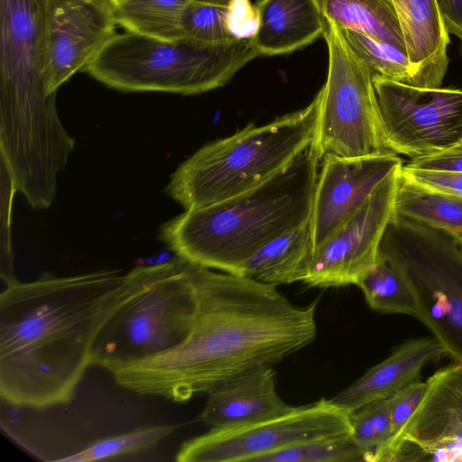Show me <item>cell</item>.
<instances>
[{
    "instance_id": "1",
    "label": "cell",
    "mask_w": 462,
    "mask_h": 462,
    "mask_svg": "<svg viewBox=\"0 0 462 462\" xmlns=\"http://www.w3.org/2000/svg\"><path fill=\"white\" fill-rule=\"evenodd\" d=\"M189 266L197 310L188 337L171 352L113 371L122 387L187 402L252 369L276 365L315 340L319 299L299 306L275 286Z\"/></svg>"
},
{
    "instance_id": "2",
    "label": "cell",
    "mask_w": 462,
    "mask_h": 462,
    "mask_svg": "<svg viewBox=\"0 0 462 462\" xmlns=\"http://www.w3.org/2000/svg\"><path fill=\"white\" fill-rule=\"evenodd\" d=\"M164 263L127 273L103 270L73 276L14 279L0 293V396L42 410L69 402L91 366L106 321L162 272Z\"/></svg>"
},
{
    "instance_id": "3",
    "label": "cell",
    "mask_w": 462,
    "mask_h": 462,
    "mask_svg": "<svg viewBox=\"0 0 462 462\" xmlns=\"http://www.w3.org/2000/svg\"><path fill=\"white\" fill-rule=\"evenodd\" d=\"M320 162L311 143L262 185L167 221L160 238L191 264L238 275L261 247L310 219Z\"/></svg>"
},
{
    "instance_id": "4",
    "label": "cell",
    "mask_w": 462,
    "mask_h": 462,
    "mask_svg": "<svg viewBox=\"0 0 462 462\" xmlns=\"http://www.w3.org/2000/svg\"><path fill=\"white\" fill-rule=\"evenodd\" d=\"M322 89L304 108L211 142L173 172L167 193L186 210L251 190L289 166L314 141Z\"/></svg>"
},
{
    "instance_id": "5",
    "label": "cell",
    "mask_w": 462,
    "mask_h": 462,
    "mask_svg": "<svg viewBox=\"0 0 462 462\" xmlns=\"http://www.w3.org/2000/svg\"><path fill=\"white\" fill-rule=\"evenodd\" d=\"M258 56L251 37L169 42L125 31L116 33L83 71L121 91L195 95L223 87Z\"/></svg>"
},
{
    "instance_id": "6",
    "label": "cell",
    "mask_w": 462,
    "mask_h": 462,
    "mask_svg": "<svg viewBox=\"0 0 462 462\" xmlns=\"http://www.w3.org/2000/svg\"><path fill=\"white\" fill-rule=\"evenodd\" d=\"M196 310L189 263L176 256L106 321L95 341L91 366L112 373L174 350L188 337Z\"/></svg>"
},
{
    "instance_id": "7",
    "label": "cell",
    "mask_w": 462,
    "mask_h": 462,
    "mask_svg": "<svg viewBox=\"0 0 462 462\" xmlns=\"http://www.w3.org/2000/svg\"><path fill=\"white\" fill-rule=\"evenodd\" d=\"M325 22L328 67L312 143L320 159L327 154L361 158L394 153L383 130L372 72L340 30Z\"/></svg>"
},
{
    "instance_id": "8",
    "label": "cell",
    "mask_w": 462,
    "mask_h": 462,
    "mask_svg": "<svg viewBox=\"0 0 462 462\" xmlns=\"http://www.w3.org/2000/svg\"><path fill=\"white\" fill-rule=\"evenodd\" d=\"M45 0H0V116L34 122L56 110L47 92Z\"/></svg>"
},
{
    "instance_id": "9",
    "label": "cell",
    "mask_w": 462,
    "mask_h": 462,
    "mask_svg": "<svg viewBox=\"0 0 462 462\" xmlns=\"http://www.w3.org/2000/svg\"><path fill=\"white\" fill-rule=\"evenodd\" d=\"M351 433L350 415L331 399L294 406L259 421L219 429L185 441L179 462H256L305 440Z\"/></svg>"
},
{
    "instance_id": "10",
    "label": "cell",
    "mask_w": 462,
    "mask_h": 462,
    "mask_svg": "<svg viewBox=\"0 0 462 462\" xmlns=\"http://www.w3.org/2000/svg\"><path fill=\"white\" fill-rule=\"evenodd\" d=\"M383 130L390 149L412 159L462 141V88H417L373 75Z\"/></svg>"
},
{
    "instance_id": "11",
    "label": "cell",
    "mask_w": 462,
    "mask_h": 462,
    "mask_svg": "<svg viewBox=\"0 0 462 462\" xmlns=\"http://www.w3.org/2000/svg\"><path fill=\"white\" fill-rule=\"evenodd\" d=\"M402 167L316 249L304 284L317 288L357 286L372 269L385 233L395 221L394 202Z\"/></svg>"
},
{
    "instance_id": "12",
    "label": "cell",
    "mask_w": 462,
    "mask_h": 462,
    "mask_svg": "<svg viewBox=\"0 0 462 462\" xmlns=\"http://www.w3.org/2000/svg\"><path fill=\"white\" fill-rule=\"evenodd\" d=\"M49 95L83 70L115 36L113 0H45Z\"/></svg>"
},
{
    "instance_id": "13",
    "label": "cell",
    "mask_w": 462,
    "mask_h": 462,
    "mask_svg": "<svg viewBox=\"0 0 462 462\" xmlns=\"http://www.w3.org/2000/svg\"><path fill=\"white\" fill-rule=\"evenodd\" d=\"M402 165L396 153L361 158L325 155L321 159L310 219L315 251Z\"/></svg>"
},
{
    "instance_id": "14",
    "label": "cell",
    "mask_w": 462,
    "mask_h": 462,
    "mask_svg": "<svg viewBox=\"0 0 462 462\" xmlns=\"http://www.w3.org/2000/svg\"><path fill=\"white\" fill-rule=\"evenodd\" d=\"M462 462V364L451 362L426 380L403 436L402 460Z\"/></svg>"
},
{
    "instance_id": "15",
    "label": "cell",
    "mask_w": 462,
    "mask_h": 462,
    "mask_svg": "<svg viewBox=\"0 0 462 462\" xmlns=\"http://www.w3.org/2000/svg\"><path fill=\"white\" fill-rule=\"evenodd\" d=\"M420 296L421 322L452 362L462 364V258L452 245L402 253Z\"/></svg>"
},
{
    "instance_id": "16",
    "label": "cell",
    "mask_w": 462,
    "mask_h": 462,
    "mask_svg": "<svg viewBox=\"0 0 462 462\" xmlns=\"http://www.w3.org/2000/svg\"><path fill=\"white\" fill-rule=\"evenodd\" d=\"M200 420L211 429L252 423L289 411L277 391L273 365L240 374L207 393Z\"/></svg>"
},
{
    "instance_id": "17",
    "label": "cell",
    "mask_w": 462,
    "mask_h": 462,
    "mask_svg": "<svg viewBox=\"0 0 462 462\" xmlns=\"http://www.w3.org/2000/svg\"><path fill=\"white\" fill-rule=\"evenodd\" d=\"M444 356L442 345L432 336L409 339L331 400L351 413L419 381L425 365Z\"/></svg>"
},
{
    "instance_id": "18",
    "label": "cell",
    "mask_w": 462,
    "mask_h": 462,
    "mask_svg": "<svg viewBox=\"0 0 462 462\" xmlns=\"http://www.w3.org/2000/svg\"><path fill=\"white\" fill-rule=\"evenodd\" d=\"M419 88H439L448 68L449 32L437 0H393Z\"/></svg>"
},
{
    "instance_id": "19",
    "label": "cell",
    "mask_w": 462,
    "mask_h": 462,
    "mask_svg": "<svg viewBox=\"0 0 462 462\" xmlns=\"http://www.w3.org/2000/svg\"><path fill=\"white\" fill-rule=\"evenodd\" d=\"M258 25L251 37L260 55L291 53L320 36L325 18L317 0H260Z\"/></svg>"
},
{
    "instance_id": "20",
    "label": "cell",
    "mask_w": 462,
    "mask_h": 462,
    "mask_svg": "<svg viewBox=\"0 0 462 462\" xmlns=\"http://www.w3.org/2000/svg\"><path fill=\"white\" fill-rule=\"evenodd\" d=\"M357 287L372 310L423 321L422 301L407 263L402 253L388 245L384 238L374 265Z\"/></svg>"
},
{
    "instance_id": "21",
    "label": "cell",
    "mask_w": 462,
    "mask_h": 462,
    "mask_svg": "<svg viewBox=\"0 0 462 462\" xmlns=\"http://www.w3.org/2000/svg\"><path fill=\"white\" fill-rule=\"evenodd\" d=\"M314 253L309 220L261 247L244 263L238 275L275 287L303 282L310 272Z\"/></svg>"
},
{
    "instance_id": "22",
    "label": "cell",
    "mask_w": 462,
    "mask_h": 462,
    "mask_svg": "<svg viewBox=\"0 0 462 462\" xmlns=\"http://www.w3.org/2000/svg\"><path fill=\"white\" fill-rule=\"evenodd\" d=\"M323 17L339 29L361 33L406 53L393 0H317Z\"/></svg>"
},
{
    "instance_id": "23",
    "label": "cell",
    "mask_w": 462,
    "mask_h": 462,
    "mask_svg": "<svg viewBox=\"0 0 462 462\" xmlns=\"http://www.w3.org/2000/svg\"><path fill=\"white\" fill-rule=\"evenodd\" d=\"M395 220L405 218L455 237L462 235V199L423 188L401 174Z\"/></svg>"
},
{
    "instance_id": "24",
    "label": "cell",
    "mask_w": 462,
    "mask_h": 462,
    "mask_svg": "<svg viewBox=\"0 0 462 462\" xmlns=\"http://www.w3.org/2000/svg\"><path fill=\"white\" fill-rule=\"evenodd\" d=\"M189 0H119L115 4L117 25L126 32L163 41L184 37L181 17Z\"/></svg>"
},
{
    "instance_id": "25",
    "label": "cell",
    "mask_w": 462,
    "mask_h": 462,
    "mask_svg": "<svg viewBox=\"0 0 462 462\" xmlns=\"http://www.w3.org/2000/svg\"><path fill=\"white\" fill-rule=\"evenodd\" d=\"M401 391L349 413L351 437L363 452L365 461L381 462L392 439V412Z\"/></svg>"
},
{
    "instance_id": "26",
    "label": "cell",
    "mask_w": 462,
    "mask_h": 462,
    "mask_svg": "<svg viewBox=\"0 0 462 462\" xmlns=\"http://www.w3.org/2000/svg\"><path fill=\"white\" fill-rule=\"evenodd\" d=\"M174 424L142 426L125 433L113 435L98 440L83 449L58 459L60 462H92L114 459L152 448L177 429Z\"/></svg>"
},
{
    "instance_id": "27",
    "label": "cell",
    "mask_w": 462,
    "mask_h": 462,
    "mask_svg": "<svg viewBox=\"0 0 462 462\" xmlns=\"http://www.w3.org/2000/svg\"><path fill=\"white\" fill-rule=\"evenodd\" d=\"M339 30L350 48L365 63L373 75L419 88L416 70L405 52L356 32Z\"/></svg>"
},
{
    "instance_id": "28",
    "label": "cell",
    "mask_w": 462,
    "mask_h": 462,
    "mask_svg": "<svg viewBox=\"0 0 462 462\" xmlns=\"http://www.w3.org/2000/svg\"><path fill=\"white\" fill-rule=\"evenodd\" d=\"M365 461L351 433L316 438L296 443L260 457L256 462Z\"/></svg>"
},
{
    "instance_id": "29",
    "label": "cell",
    "mask_w": 462,
    "mask_h": 462,
    "mask_svg": "<svg viewBox=\"0 0 462 462\" xmlns=\"http://www.w3.org/2000/svg\"><path fill=\"white\" fill-rule=\"evenodd\" d=\"M184 37L203 42H223L236 38L229 25L228 6L189 1L182 17Z\"/></svg>"
},
{
    "instance_id": "30",
    "label": "cell",
    "mask_w": 462,
    "mask_h": 462,
    "mask_svg": "<svg viewBox=\"0 0 462 462\" xmlns=\"http://www.w3.org/2000/svg\"><path fill=\"white\" fill-rule=\"evenodd\" d=\"M401 174L423 188L462 199V172L422 170L402 165Z\"/></svg>"
},
{
    "instance_id": "31",
    "label": "cell",
    "mask_w": 462,
    "mask_h": 462,
    "mask_svg": "<svg viewBox=\"0 0 462 462\" xmlns=\"http://www.w3.org/2000/svg\"><path fill=\"white\" fill-rule=\"evenodd\" d=\"M229 25L237 39L254 35L258 25V14L255 5L250 0H233L228 5Z\"/></svg>"
},
{
    "instance_id": "32",
    "label": "cell",
    "mask_w": 462,
    "mask_h": 462,
    "mask_svg": "<svg viewBox=\"0 0 462 462\" xmlns=\"http://www.w3.org/2000/svg\"><path fill=\"white\" fill-rule=\"evenodd\" d=\"M405 165L415 169L462 172V141L438 153L412 159Z\"/></svg>"
},
{
    "instance_id": "33",
    "label": "cell",
    "mask_w": 462,
    "mask_h": 462,
    "mask_svg": "<svg viewBox=\"0 0 462 462\" xmlns=\"http://www.w3.org/2000/svg\"><path fill=\"white\" fill-rule=\"evenodd\" d=\"M449 34L462 44V0H437Z\"/></svg>"
},
{
    "instance_id": "34",
    "label": "cell",
    "mask_w": 462,
    "mask_h": 462,
    "mask_svg": "<svg viewBox=\"0 0 462 462\" xmlns=\"http://www.w3.org/2000/svg\"><path fill=\"white\" fill-rule=\"evenodd\" d=\"M452 247L457 254L462 258V235L452 237Z\"/></svg>"
},
{
    "instance_id": "35",
    "label": "cell",
    "mask_w": 462,
    "mask_h": 462,
    "mask_svg": "<svg viewBox=\"0 0 462 462\" xmlns=\"http://www.w3.org/2000/svg\"><path fill=\"white\" fill-rule=\"evenodd\" d=\"M197 3L211 4L217 5L228 6L233 0H189Z\"/></svg>"
},
{
    "instance_id": "36",
    "label": "cell",
    "mask_w": 462,
    "mask_h": 462,
    "mask_svg": "<svg viewBox=\"0 0 462 462\" xmlns=\"http://www.w3.org/2000/svg\"><path fill=\"white\" fill-rule=\"evenodd\" d=\"M117 1H119V0H113L114 3L117 2Z\"/></svg>"
},
{
    "instance_id": "37",
    "label": "cell",
    "mask_w": 462,
    "mask_h": 462,
    "mask_svg": "<svg viewBox=\"0 0 462 462\" xmlns=\"http://www.w3.org/2000/svg\"><path fill=\"white\" fill-rule=\"evenodd\" d=\"M260 0H254L255 3L259 2Z\"/></svg>"
}]
</instances>
